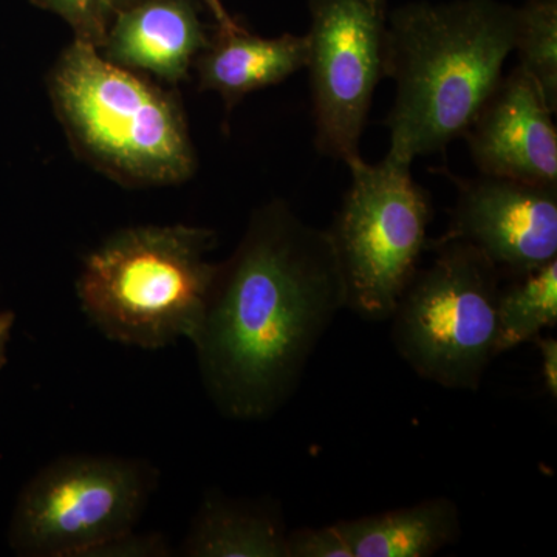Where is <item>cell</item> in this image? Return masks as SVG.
I'll list each match as a JSON object with an SVG mask.
<instances>
[{
    "label": "cell",
    "instance_id": "1",
    "mask_svg": "<svg viewBox=\"0 0 557 557\" xmlns=\"http://www.w3.org/2000/svg\"><path fill=\"white\" fill-rule=\"evenodd\" d=\"M346 309L327 230L276 200L249 220L219 273L190 344L205 392L223 417L262 421L298 391L318 344Z\"/></svg>",
    "mask_w": 557,
    "mask_h": 557
},
{
    "label": "cell",
    "instance_id": "23",
    "mask_svg": "<svg viewBox=\"0 0 557 557\" xmlns=\"http://www.w3.org/2000/svg\"><path fill=\"white\" fill-rule=\"evenodd\" d=\"M101 2L102 7H104L106 14H108L109 21H112L115 14H119L120 11L129 9V7L139 2V0H101Z\"/></svg>",
    "mask_w": 557,
    "mask_h": 557
},
{
    "label": "cell",
    "instance_id": "15",
    "mask_svg": "<svg viewBox=\"0 0 557 557\" xmlns=\"http://www.w3.org/2000/svg\"><path fill=\"white\" fill-rule=\"evenodd\" d=\"M557 325V259L511 277L498 289L496 354L534 341Z\"/></svg>",
    "mask_w": 557,
    "mask_h": 557
},
{
    "label": "cell",
    "instance_id": "11",
    "mask_svg": "<svg viewBox=\"0 0 557 557\" xmlns=\"http://www.w3.org/2000/svg\"><path fill=\"white\" fill-rule=\"evenodd\" d=\"M208 46L190 0H139L113 16L100 51L121 67L178 83Z\"/></svg>",
    "mask_w": 557,
    "mask_h": 557
},
{
    "label": "cell",
    "instance_id": "8",
    "mask_svg": "<svg viewBox=\"0 0 557 557\" xmlns=\"http://www.w3.org/2000/svg\"><path fill=\"white\" fill-rule=\"evenodd\" d=\"M309 9L314 145L347 163L361 156L373 95L386 78L387 0H310Z\"/></svg>",
    "mask_w": 557,
    "mask_h": 557
},
{
    "label": "cell",
    "instance_id": "17",
    "mask_svg": "<svg viewBox=\"0 0 557 557\" xmlns=\"http://www.w3.org/2000/svg\"><path fill=\"white\" fill-rule=\"evenodd\" d=\"M32 2L67 22L75 32L76 39L101 49L110 24L101 0H32Z\"/></svg>",
    "mask_w": 557,
    "mask_h": 557
},
{
    "label": "cell",
    "instance_id": "3",
    "mask_svg": "<svg viewBox=\"0 0 557 557\" xmlns=\"http://www.w3.org/2000/svg\"><path fill=\"white\" fill-rule=\"evenodd\" d=\"M218 234L188 225L121 230L94 249L76 281L81 311L112 343L160 350L196 336L219 263Z\"/></svg>",
    "mask_w": 557,
    "mask_h": 557
},
{
    "label": "cell",
    "instance_id": "5",
    "mask_svg": "<svg viewBox=\"0 0 557 557\" xmlns=\"http://www.w3.org/2000/svg\"><path fill=\"white\" fill-rule=\"evenodd\" d=\"M428 248L434 259L416 271L388 319L392 341L421 379L450 391H479L497 357L502 276L463 242L437 239Z\"/></svg>",
    "mask_w": 557,
    "mask_h": 557
},
{
    "label": "cell",
    "instance_id": "14",
    "mask_svg": "<svg viewBox=\"0 0 557 557\" xmlns=\"http://www.w3.org/2000/svg\"><path fill=\"white\" fill-rule=\"evenodd\" d=\"M338 523L354 557H431L461 536L460 511L448 497Z\"/></svg>",
    "mask_w": 557,
    "mask_h": 557
},
{
    "label": "cell",
    "instance_id": "9",
    "mask_svg": "<svg viewBox=\"0 0 557 557\" xmlns=\"http://www.w3.org/2000/svg\"><path fill=\"white\" fill-rule=\"evenodd\" d=\"M440 239L479 251L502 277H518L557 259V186L518 180H458L448 230Z\"/></svg>",
    "mask_w": 557,
    "mask_h": 557
},
{
    "label": "cell",
    "instance_id": "18",
    "mask_svg": "<svg viewBox=\"0 0 557 557\" xmlns=\"http://www.w3.org/2000/svg\"><path fill=\"white\" fill-rule=\"evenodd\" d=\"M287 557H354L339 523L288 531Z\"/></svg>",
    "mask_w": 557,
    "mask_h": 557
},
{
    "label": "cell",
    "instance_id": "13",
    "mask_svg": "<svg viewBox=\"0 0 557 557\" xmlns=\"http://www.w3.org/2000/svg\"><path fill=\"white\" fill-rule=\"evenodd\" d=\"M284 516L276 502L207 493L190 520L182 555L189 557H287Z\"/></svg>",
    "mask_w": 557,
    "mask_h": 557
},
{
    "label": "cell",
    "instance_id": "7",
    "mask_svg": "<svg viewBox=\"0 0 557 557\" xmlns=\"http://www.w3.org/2000/svg\"><path fill=\"white\" fill-rule=\"evenodd\" d=\"M159 480V471L138 458L60 457L22 490L11 547L25 556L91 557L135 530Z\"/></svg>",
    "mask_w": 557,
    "mask_h": 557
},
{
    "label": "cell",
    "instance_id": "22",
    "mask_svg": "<svg viewBox=\"0 0 557 557\" xmlns=\"http://www.w3.org/2000/svg\"><path fill=\"white\" fill-rule=\"evenodd\" d=\"M14 319H16V317H14V313H11V311H2V313H0V369H2L7 362V346H9Z\"/></svg>",
    "mask_w": 557,
    "mask_h": 557
},
{
    "label": "cell",
    "instance_id": "2",
    "mask_svg": "<svg viewBox=\"0 0 557 557\" xmlns=\"http://www.w3.org/2000/svg\"><path fill=\"white\" fill-rule=\"evenodd\" d=\"M518 9L498 0L412 2L388 14L395 83L388 152L410 161L448 148L474 121L515 50Z\"/></svg>",
    "mask_w": 557,
    "mask_h": 557
},
{
    "label": "cell",
    "instance_id": "16",
    "mask_svg": "<svg viewBox=\"0 0 557 557\" xmlns=\"http://www.w3.org/2000/svg\"><path fill=\"white\" fill-rule=\"evenodd\" d=\"M553 113L557 110V0H525L518 9L515 50Z\"/></svg>",
    "mask_w": 557,
    "mask_h": 557
},
{
    "label": "cell",
    "instance_id": "6",
    "mask_svg": "<svg viewBox=\"0 0 557 557\" xmlns=\"http://www.w3.org/2000/svg\"><path fill=\"white\" fill-rule=\"evenodd\" d=\"M346 164L350 185L327 230L346 309L364 321H388L428 249L431 200L410 161L386 156L370 164L358 156Z\"/></svg>",
    "mask_w": 557,
    "mask_h": 557
},
{
    "label": "cell",
    "instance_id": "12",
    "mask_svg": "<svg viewBox=\"0 0 557 557\" xmlns=\"http://www.w3.org/2000/svg\"><path fill=\"white\" fill-rule=\"evenodd\" d=\"M306 35L260 38L245 28L220 30L219 39L201 51L199 65L203 89L218 91L233 106L252 91L274 86L306 69Z\"/></svg>",
    "mask_w": 557,
    "mask_h": 557
},
{
    "label": "cell",
    "instance_id": "20",
    "mask_svg": "<svg viewBox=\"0 0 557 557\" xmlns=\"http://www.w3.org/2000/svg\"><path fill=\"white\" fill-rule=\"evenodd\" d=\"M539 351H541L542 376L553 401L557 399V339L552 336H537Z\"/></svg>",
    "mask_w": 557,
    "mask_h": 557
},
{
    "label": "cell",
    "instance_id": "4",
    "mask_svg": "<svg viewBox=\"0 0 557 557\" xmlns=\"http://www.w3.org/2000/svg\"><path fill=\"white\" fill-rule=\"evenodd\" d=\"M70 139L90 163L135 186L175 185L196 170L182 110L160 87L75 38L50 76Z\"/></svg>",
    "mask_w": 557,
    "mask_h": 557
},
{
    "label": "cell",
    "instance_id": "19",
    "mask_svg": "<svg viewBox=\"0 0 557 557\" xmlns=\"http://www.w3.org/2000/svg\"><path fill=\"white\" fill-rule=\"evenodd\" d=\"M171 548L166 539L159 534H137L134 531L124 534L98 548L91 557H146L170 556Z\"/></svg>",
    "mask_w": 557,
    "mask_h": 557
},
{
    "label": "cell",
    "instance_id": "10",
    "mask_svg": "<svg viewBox=\"0 0 557 557\" xmlns=\"http://www.w3.org/2000/svg\"><path fill=\"white\" fill-rule=\"evenodd\" d=\"M553 112L519 67L502 76L467 137L483 175L557 186V131Z\"/></svg>",
    "mask_w": 557,
    "mask_h": 557
},
{
    "label": "cell",
    "instance_id": "21",
    "mask_svg": "<svg viewBox=\"0 0 557 557\" xmlns=\"http://www.w3.org/2000/svg\"><path fill=\"white\" fill-rule=\"evenodd\" d=\"M211 11L212 16L218 21L220 30L231 32L240 28V25L231 17L228 11L223 7L222 0H201Z\"/></svg>",
    "mask_w": 557,
    "mask_h": 557
}]
</instances>
